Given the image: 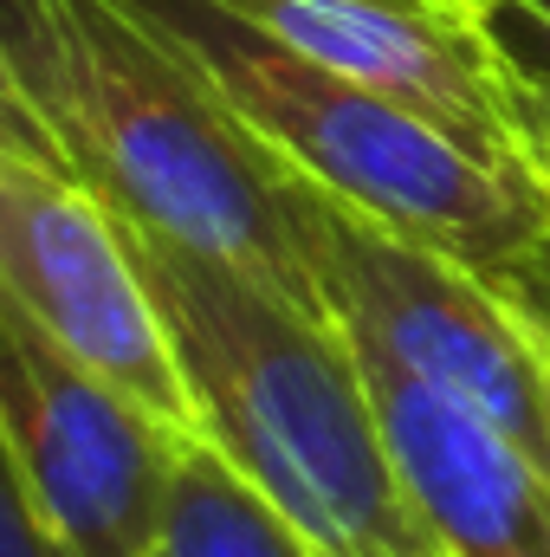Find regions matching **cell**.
Here are the masks:
<instances>
[{
	"label": "cell",
	"instance_id": "obj_1",
	"mask_svg": "<svg viewBox=\"0 0 550 557\" xmlns=\"http://www.w3.org/2000/svg\"><path fill=\"white\" fill-rule=\"evenodd\" d=\"M0 39L65 169L175 240L324 318L298 234V175L124 0H0Z\"/></svg>",
	"mask_w": 550,
	"mask_h": 557
},
{
	"label": "cell",
	"instance_id": "obj_12",
	"mask_svg": "<svg viewBox=\"0 0 550 557\" xmlns=\"http://www.w3.org/2000/svg\"><path fill=\"white\" fill-rule=\"evenodd\" d=\"M518 156H525V169L545 182L550 195V78L545 72H518Z\"/></svg>",
	"mask_w": 550,
	"mask_h": 557
},
{
	"label": "cell",
	"instance_id": "obj_14",
	"mask_svg": "<svg viewBox=\"0 0 550 557\" xmlns=\"http://www.w3.org/2000/svg\"><path fill=\"white\" fill-rule=\"evenodd\" d=\"M512 292H518V305L532 311V324H538V350H545V409H550V247L538 260H525V267H512V273H499Z\"/></svg>",
	"mask_w": 550,
	"mask_h": 557
},
{
	"label": "cell",
	"instance_id": "obj_8",
	"mask_svg": "<svg viewBox=\"0 0 550 557\" xmlns=\"http://www.w3.org/2000/svg\"><path fill=\"white\" fill-rule=\"evenodd\" d=\"M357 370L447 557H550V473L532 454L376 350H357Z\"/></svg>",
	"mask_w": 550,
	"mask_h": 557
},
{
	"label": "cell",
	"instance_id": "obj_4",
	"mask_svg": "<svg viewBox=\"0 0 550 557\" xmlns=\"http://www.w3.org/2000/svg\"><path fill=\"white\" fill-rule=\"evenodd\" d=\"M298 234L317 273L324 318L357 344L421 376L447 403L492 421L532 467L550 473L545 350L518 292L466 260L409 240L311 182H298Z\"/></svg>",
	"mask_w": 550,
	"mask_h": 557
},
{
	"label": "cell",
	"instance_id": "obj_7",
	"mask_svg": "<svg viewBox=\"0 0 550 557\" xmlns=\"http://www.w3.org/2000/svg\"><path fill=\"white\" fill-rule=\"evenodd\" d=\"M291 52L409 104L414 117L525 169L518 156V72L479 0H221ZM532 175V169H525Z\"/></svg>",
	"mask_w": 550,
	"mask_h": 557
},
{
	"label": "cell",
	"instance_id": "obj_9",
	"mask_svg": "<svg viewBox=\"0 0 550 557\" xmlns=\"http://www.w3.org/2000/svg\"><path fill=\"white\" fill-rule=\"evenodd\" d=\"M155 557H311L298 532L208 447L188 441L162 499Z\"/></svg>",
	"mask_w": 550,
	"mask_h": 557
},
{
	"label": "cell",
	"instance_id": "obj_6",
	"mask_svg": "<svg viewBox=\"0 0 550 557\" xmlns=\"http://www.w3.org/2000/svg\"><path fill=\"white\" fill-rule=\"evenodd\" d=\"M0 298H13L65 357L98 370L162 428L201 441V409L137 267L130 227L78 175L0 162Z\"/></svg>",
	"mask_w": 550,
	"mask_h": 557
},
{
	"label": "cell",
	"instance_id": "obj_3",
	"mask_svg": "<svg viewBox=\"0 0 550 557\" xmlns=\"http://www.w3.org/2000/svg\"><path fill=\"white\" fill-rule=\"evenodd\" d=\"M317 195L427 240L473 273H512L550 247V195L538 175L414 117L409 104L291 52L221 0H124Z\"/></svg>",
	"mask_w": 550,
	"mask_h": 557
},
{
	"label": "cell",
	"instance_id": "obj_5",
	"mask_svg": "<svg viewBox=\"0 0 550 557\" xmlns=\"http://www.w3.org/2000/svg\"><path fill=\"white\" fill-rule=\"evenodd\" d=\"M182 447L0 298V454L59 557H155Z\"/></svg>",
	"mask_w": 550,
	"mask_h": 557
},
{
	"label": "cell",
	"instance_id": "obj_2",
	"mask_svg": "<svg viewBox=\"0 0 550 557\" xmlns=\"http://www.w3.org/2000/svg\"><path fill=\"white\" fill-rule=\"evenodd\" d=\"M130 247L168 318L201 441L298 532L304 552L447 557L396 467L357 350L330 318L142 227H130Z\"/></svg>",
	"mask_w": 550,
	"mask_h": 557
},
{
	"label": "cell",
	"instance_id": "obj_13",
	"mask_svg": "<svg viewBox=\"0 0 550 557\" xmlns=\"http://www.w3.org/2000/svg\"><path fill=\"white\" fill-rule=\"evenodd\" d=\"M0 557H59L52 539H46V525L33 519V506H26L7 454H0Z\"/></svg>",
	"mask_w": 550,
	"mask_h": 557
},
{
	"label": "cell",
	"instance_id": "obj_11",
	"mask_svg": "<svg viewBox=\"0 0 550 557\" xmlns=\"http://www.w3.org/2000/svg\"><path fill=\"white\" fill-rule=\"evenodd\" d=\"M505 59L518 72H545L550 78V0H479Z\"/></svg>",
	"mask_w": 550,
	"mask_h": 557
},
{
	"label": "cell",
	"instance_id": "obj_10",
	"mask_svg": "<svg viewBox=\"0 0 550 557\" xmlns=\"http://www.w3.org/2000/svg\"><path fill=\"white\" fill-rule=\"evenodd\" d=\"M0 162H39V169H65V156H59L52 131H46L39 104L26 98V85H20V72H13V52H7V39H0ZM65 175H72V169H65Z\"/></svg>",
	"mask_w": 550,
	"mask_h": 557
}]
</instances>
